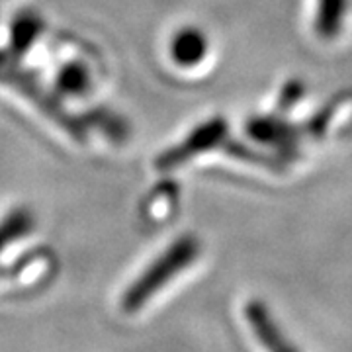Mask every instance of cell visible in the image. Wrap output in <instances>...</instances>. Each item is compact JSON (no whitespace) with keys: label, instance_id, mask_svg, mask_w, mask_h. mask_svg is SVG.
I'll list each match as a JSON object with an SVG mask.
<instances>
[{"label":"cell","instance_id":"cell-4","mask_svg":"<svg viewBox=\"0 0 352 352\" xmlns=\"http://www.w3.org/2000/svg\"><path fill=\"white\" fill-rule=\"evenodd\" d=\"M247 321L251 325L256 340L264 346L266 352H300L292 340L286 339L284 331L278 327L274 317L270 315L266 303L261 300H251L245 307Z\"/></svg>","mask_w":352,"mask_h":352},{"label":"cell","instance_id":"cell-3","mask_svg":"<svg viewBox=\"0 0 352 352\" xmlns=\"http://www.w3.org/2000/svg\"><path fill=\"white\" fill-rule=\"evenodd\" d=\"M247 135L256 143L294 159L300 153L302 129L282 116H252L247 120Z\"/></svg>","mask_w":352,"mask_h":352},{"label":"cell","instance_id":"cell-6","mask_svg":"<svg viewBox=\"0 0 352 352\" xmlns=\"http://www.w3.org/2000/svg\"><path fill=\"white\" fill-rule=\"evenodd\" d=\"M349 14V0H317L315 32L323 39H335L342 32Z\"/></svg>","mask_w":352,"mask_h":352},{"label":"cell","instance_id":"cell-8","mask_svg":"<svg viewBox=\"0 0 352 352\" xmlns=\"http://www.w3.org/2000/svg\"><path fill=\"white\" fill-rule=\"evenodd\" d=\"M303 96H305V85H303L302 80H298V78L288 80L282 87L280 96H278V108H280V112H288L294 106H298Z\"/></svg>","mask_w":352,"mask_h":352},{"label":"cell","instance_id":"cell-7","mask_svg":"<svg viewBox=\"0 0 352 352\" xmlns=\"http://www.w3.org/2000/svg\"><path fill=\"white\" fill-rule=\"evenodd\" d=\"M30 227H32V219H30V215L28 214L18 212V214L6 217V219L0 223V251H2L10 241L18 239L20 235L28 233Z\"/></svg>","mask_w":352,"mask_h":352},{"label":"cell","instance_id":"cell-2","mask_svg":"<svg viewBox=\"0 0 352 352\" xmlns=\"http://www.w3.org/2000/svg\"><path fill=\"white\" fill-rule=\"evenodd\" d=\"M229 141V124L226 118L215 116L212 120L204 122L201 126L190 131V135L182 143L175 145L173 149H168L157 159V166L161 170H170L176 166H182L188 163L190 159L200 157L204 153L214 151L215 147L223 145Z\"/></svg>","mask_w":352,"mask_h":352},{"label":"cell","instance_id":"cell-1","mask_svg":"<svg viewBox=\"0 0 352 352\" xmlns=\"http://www.w3.org/2000/svg\"><path fill=\"white\" fill-rule=\"evenodd\" d=\"M201 243L194 235H182L173 241V245L157 256V261L143 270V274L127 288L122 300V307L127 314H135L151 300L157 292H161L173 278H176L190 264L196 263L200 256Z\"/></svg>","mask_w":352,"mask_h":352},{"label":"cell","instance_id":"cell-5","mask_svg":"<svg viewBox=\"0 0 352 352\" xmlns=\"http://www.w3.org/2000/svg\"><path fill=\"white\" fill-rule=\"evenodd\" d=\"M173 59L182 67H194L206 59L208 53V38L198 28H184L173 39Z\"/></svg>","mask_w":352,"mask_h":352},{"label":"cell","instance_id":"cell-9","mask_svg":"<svg viewBox=\"0 0 352 352\" xmlns=\"http://www.w3.org/2000/svg\"><path fill=\"white\" fill-rule=\"evenodd\" d=\"M339 100H331L323 108V110H319V112L315 113L314 118L305 124V131L309 133V135H314V138H323L325 135V131H327L329 124H331V120L335 118V110L339 108Z\"/></svg>","mask_w":352,"mask_h":352}]
</instances>
